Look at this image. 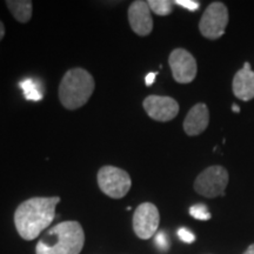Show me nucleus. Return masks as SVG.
Returning a JSON list of instances; mask_svg holds the SVG:
<instances>
[{
  "instance_id": "17",
  "label": "nucleus",
  "mask_w": 254,
  "mask_h": 254,
  "mask_svg": "<svg viewBox=\"0 0 254 254\" xmlns=\"http://www.w3.org/2000/svg\"><path fill=\"white\" fill-rule=\"evenodd\" d=\"M155 245H157L159 250L163 251V252L170 249V239H168L166 232H158L157 236H155Z\"/></svg>"
},
{
  "instance_id": "14",
  "label": "nucleus",
  "mask_w": 254,
  "mask_h": 254,
  "mask_svg": "<svg viewBox=\"0 0 254 254\" xmlns=\"http://www.w3.org/2000/svg\"><path fill=\"white\" fill-rule=\"evenodd\" d=\"M19 87L23 90L24 97L26 100L39 101L43 99V91H41L39 84L33 79H24L19 82Z\"/></svg>"
},
{
  "instance_id": "6",
  "label": "nucleus",
  "mask_w": 254,
  "mask_h": 254,
  "mask_svg": "<svg viewBox=\"0 0 254 254\" xmlns=\"http://www.w3.org/2000/svg\"><path fill=\"white\" fill-rule=\"evenodd\" d=\"M228 24V9L221 1L211 2L205 9L199 21V30L202 37L215 40L224 36Z\"/></svg>"
},
{
  "instance_id": "15",
  "label": "nucleus",
  "mask_w": 254,
  "mask_h": 254,
  "mask_svg": "<svg viewBox=\"0 0 254 254\" xmlns=\"http://www.w3.org/2000/svg\"><path fill=\"white\" fill-rule=\"evenodd\" d=\"M150 9L158 15H170L173 11L174 1L170 0H148L147 1Z\"/></svg>"
},
{
  "instance_id": "8",
  "label": "nucleus",
  "mask_w": 254,
  "mask_h": 254,
  "mask_svg": "<svg viewBox=\"0 0 254 254\" xmlns=\"http://www.w3.org/2000/svg\"><path fill=\"white\" fill-rule=\"evenodd\" d=\"M173 79L179 84H190L194 80L198 72L196 60L185 49H176L168 58Z\"/></svg>"
},
{
  "instance_id": "5",
  "label": "nucleus",
  "mask_w": 254,
  "mask_h": 254,
  "mask_svg": "<svg viewBox=\"0 0 254 254\" xmlns=\"http://www.w3.org/2000/svg\"><path fill=\"white\" fill-rule=\"evenodd\" d=\"M228 172L222 166H209L196 177L194 180V190L206 198H217L224 195L228 184Z\"/></svg>"
},
{
  "instance_id": "21",
  "label": "nucleus",
  "mask_w": 254,
  "mask_h": 254,
  "mask_svg": "<svg viewBox=\"0 0 254 254\" xmlns=\"http://www.w3.org/2000/svg\"><path fill=\"white\" fill-rule=\"evenodd\" d=\"M6 34V30H5V25L4 23H2L1 20H0V41H1L2 39H4Z\"/></svg>"
},
{
  "instance_id": "7",
  "label": "nucleus",
  "mask_w": 254,
  "mask_h": 254,
  "mask_svg": "<svg viewBox=\"0 0 254 254\" xmlns=\"http://www.w3.org/2000/svg\"><path fill=\"white\" fill-rule=\"evenodd\" d=\"M160 222V214L157 206L152 202H142L133 214V231L142 240L152 238L157 232Z\"/></svg>"
},
{
  "instance_id": "11",
  "label": "nucleus",
  "mask_w": 254,
  "mask_h": 254,
  "mask_svg": "<svg viewBox=\"0 0 254 254\" xmlns=\"http://www.w3.org/2000/svg\"><path fill=\"white\" fill-rule=\"evenodd\" d=\"M209 123V112L205 104L199 103L189 111L184 120V131L187 135L195 136L201 134L207 128Z\"/></svg>"
},
{
  "instance_id": "10",
  "label": "nucleus",
  "mask_w": 254,
  "mask_h": 254,
  "mask_svg": "<svg viewBox=\"0 0 254 254\" xmlns=\"http://www.w3.org/2000/svg\"><path fill=\"white\" fill-rule=\"evenodd\" d=\"M128 23L136 36L146 37L153 30V19L147 1L135 0L129 5L127 11Z\"/></svg>"
},
{
  "instance_id": "18",
  "label": "nucleus",
  "mask_w": 254,
  "mask_h": 254,
  "mask_svg": "<svg viewBox=\"0 0 254 254\" xmlns=\"http://www.w3.org/2000/svg\"><path fill=\"white\" fill-rule=\"evenodd\" d=\"M174 4L182 6V7L189 9L190 12L198 11L200 7V2L199 1H193V0H176Z\"/></svg>"
},
{
  "instance_id": "16",
  "label": "nucleus",
  "mask_w": 254,
  "mask_h": 254,
  "mask_svg": "<svg viewBox=\"0 0 254 254\" xmlns=\"http://www.w3.org/2000/svg\"><path fill=\"white\" fill-rule=\"evenodd\" d=\"M190 214L194 219H196V220H202V221L209 220L212 217L211 213H209L207 206L204 204L193 205L192 207L190 208Z\"/></svg>"
},
{
  "instance_id": "22",
  "label": "nucleus",
  "mask_w": 254,
  "mask_h": 254,
  "mask_svg": "<svg viewBox=\"0 0 254 254\" xmlns=\"http://www.w3.org/2000/svg\"><path fill=\"white\" fill-rule=\"evenodd\" d=\"M244 254H254V244H252V245L245 251V253Z\"/></svg>"
},
{
  "instance_id": "12",
  "label": "nucleus",
  "mask_w": 254,
  "mask_h": 254,
  "mask_svg": "<svg viewBox=\"0 0 254 254\" xmlns=\"http://www.w3.org/2000/svg\"><path fill=\"white\" fill-rule=\"evenodd\" d=\"M233 93L238 99L249 101L254 98V71L250 63L244 64V67L236 73L232 82Z\"/></svg>"
},
{
  "instance_id": "23",
  "label": "nucleus",
  "mask_w": 254,
  "mask_h": 254,
  "mask_svg": "<svg viewBox=\"0 0 254 254\" xmlns=\"http://www.w3.org/2000/svg\"><path fill=\"white\" fill-rule=\"evenodd\" d=\"M232 111H233V112H236V113H239V112H240V109H239V106H238V105L234 104L233 106H232Z\"/></svg>"
},
{
  "instance_id": "2",
  "label": "nucleus",
  "mask_w": 254,
  "mask_h": 254,
  "mask_svg": "<svg viewBox=\"0 0 254 254\" xmlns=\"http://www.w3.org/2000/svg\"><path fill=\"white\" fill-rule=\"evenodd\" d=\"M85 233L78 221H63L53 226L38 241L36 254H79Z\"/></svg>"
},
{
  "instance_id": "13",
  "label": "nucleus",
  "mask_w": 254,
  "mask_h": 254,
  "mask_svg": "<svg viewBox=\"0 0 254 254\" xmlns=\"http://www.w3.org/2000/svg\"><path fill=\"white\" fill-rule=\"evenodd\" d=\"M6 6L15 20L20 24H26L31 20L33 13V2L31 0H7Z\"/></svg>"
},
{
  "instance_id": "1",
  "label": "nucleus",
  "mask_w": 254,
  "mask_h": 254,
  "mask_svg": "<svg viewBox=\"0 0 254 254\" xmlns=\"http://www.w3.org/2000/svg\"><path fill=\"white\" fill-rule=\"evenodd\" d=\"M60 196H34L21 202L14 212V225L19 236L31 241L52 224Z\"/></svg>"
},
{
  "instance_id": "4",
  "label": "nucleus",
  "mask_w": 254,
  "mask_h": 254,
  "mask_svg": "<svg viewBox=\"0 0 254 254\" xmlns=\"http://www.w3.org/2000/svg\"><path fill=\"white\" fill-rule=\"evenodd\" d=\"M98 186L107 196L122 199L131 190L132 180L129 174L123 168L106 165L98 171Z\"/></svg>"
},
{
  "instance_id": "20",
  "label": "nucleus",
  "mask_w": 254,
  "mask_h": 254,
  "mask_svg": "<svg viewBox=\"0 0 254 254\" xmlns=\"http://www.w3.org/2000/svg\"><path fill=\"white\" fill-rule=\"evenodd\" d=\"M155 77H157V73H155V72L148 73V74L146 75V78H145V84H146V86H151V85L154 82Z\"/></svg>"
},
{
  "instance_id": "19",
  "label": "nucleus",
  "mask_w": 254,
  "mask_h": 254,
  "mask_svg": "<svg viewBox=\"0 0 254 254\" xmlns=\"http://www.w3.org/2000/svg\"><path fill=\"white\" fill-rule=\"evenodd\" d=\"M178 237L180 238V240L187 244H192L195 240L194 234L190 230H187V228H179L178 230Z\"/></svg>"
},
{
  "instance_id": "3",
  "label": "nucleus",
  "mask_w": 254,
  "mask_h": 254,
  "mask_svg": "<svg viewBox=\"0 0 254 254\" xmlns=\"http://www.w3.org/2000/svg\"><path fill=\"white\" fill-rule=\"evenodd\" d=\"M95 88L94 79L85 68L75 67L65 73L59 84L60 104L66 110H78L87 103Z\"/></svg>"
},
{
  "instance_id": "9",
  "label": "nucleus",
  "mask_w": 254,
  "mask_h": 254,
  "mask_svg": "<svg viewBox=\"0 0 254 254\" xmlns=\"http://www.w3.org/2000/svg\"><path fill=\"white\" fill-rule=\"evenodd\" d=\"M142 107L150 118L160 123L171 122L179 113V104L177 100L163 95H148L144 99Z\"/></svg>"
}]
</instances>
